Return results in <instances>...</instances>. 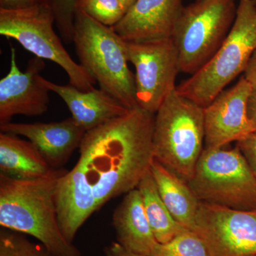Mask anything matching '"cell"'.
I'll return each instance as SVG.
<instances>
[{
	"label": "cell",
	"instance_id": "obj_13",
	"mask_svg": "<svg viewBox=\"0 0 256 256\" xmlns=\"http://www.w3.org/2000/svg\"><path fill=\"white\" fill-rule=\"evenodd\" d=\"M0 130L28 138L54 170L62 169L68 162L86 133L72 117L58 122H10L0 124Z\"/></svg>",
	"mask_w": 256,
	"mask_h": 256
},
{
	"label": "cell",
	"instance_id": "obj_7",
	"mask_svg": "<svg viewBox=\"0 0 256 256\" xmlns=\"http://www.w3.org/2000/svg\"><path fill=\"white\" fill-rule=\"evenodd\" d=\"M235 0H196L183 6L173 32L180 72L193 75L213 57L236 14Z\"/></svg>",
	"mask_w": 256,
	"mask_h": 256
},
{
	"label": "cell",
	"instance_id": "obj_19",
	"mask_svg": "<svg viewBox=\"0 0 256 256\" xmlns=\"http://www.w3.org/2000/svg\"><path fill=\"white\" fill-rule=\"evenodd\" d=\"M150 172L160 196L174 220L193 230L200 201L188 182L154 158Z\"/></svg>",
	"mask_w": 256,
	"mask_h": 256
},
{
	"label": "cell",
	"instance_id": "obj_17",
	"mask_svg": "<svg viewBox=\"0 0 256 256\" xmlns=\"http://www.w3.org/2000/svg\"><path fill=\"white\" fill-rule=\"evenodd\" d=\"M117 242L126 250L150 256L158 242L148 222L138 188L124 194L112 220Z\"/></svg>",
	"mask_w": 256,
	"mask_h": 256
},
{
	"label": "cell",
	"instance_id": "obj_3",
	"mask_svg": "<svg viewBox=\"0 0 256 256\" xmlns=\"http://www.w3.org/2000/svg\"><path fill=\"white\" fill-rule=\"evenodd\" d=\"M74 42L80 65L101 90L129 110L137 108L136 79L128 67L126 44L114 28L76 10Z\"/></svg>",
	"mask_w": 256,
	"mask_h": 256
},
{
	"label": "cell",
	"instance_id": "obj_25",
	"mask_svg": "<svg viewBox=\"0 0 256 256\" xmlns=\"http://www.w3.org/2000/svg\"><path fill=\"white\" fill-rule=\"evenodd\" d=\"M236 146L247 160L256 178V132L237 142Z\"/></svg>",
	"mask_w": 256,
	"mask_h": 256
},
{
	"label": "cell",
	"instance_id": "obj_11",
	"mask_svg": "<svg viewBox=\"0 0 256 256\" xmlns=\"http://www.w3.org/2000/svg\"><path fill=\"white\" fill-rule=\"evenodd\" d=\"M252 92L250 82L242 76L234 86L224 90L204 108L205 148H222L254 132L248 114Z\"/></svg>",
	"mask_w": 256,
	"mask_h": 256
},
{
	"label": "cell",
	"instance_id": "obj_10",
	"mask_svg": "<svg viewBox=\"0 0 256 256\" xmlns=\"http://www.w3.org/2000/svg\"><path fill=\"white\" fill-rule=\"evenodd\" d=\"M193 232L208 256H256V212L200 202Z\"/></svg>",
	"mask_w": 256,
	"mask_h": 256
},
{
	"label": "cell",
	"instance_id": "obj_4",
	"mask_svg": "<svg viewBox=\"0 0 256 256\" xmlns=\"http://www.w3.org/2000/svg\"><path fill=\"white\" fill-rule=\"evenodd\" d=\"M233 25L220 48L198 72L184 80L180 95L205 108L244 73L256 48V0H238Z\"/></svg>",
	"mask_w": 256,
	"mask_h": 256
},
{
	"label": "cell",
	"instance_id": "obj_21",
	"mask_svg": "<svg viewBox=\"0 0 256 256\" xmlns=\"http://www.w3.org/2000/svg\"><path fill=\"white\" fill-rule=\"evenodd\" d=\"M150 256H208V254L200 236L185 229L169 242H158Z\"/></svg>",
	"mask_w": 256,
	"mask_h": 256
},
{
	"label": "cell",
	"instance_id": "obj_14",
	"mask_svg": "<svg viewBox=\"0 0 256 256\" xmlns=\"http://www.w3.org/2000/svg\"><path fill=\"white\" fill-rule=\"evenodd\" d=\"M183 6L182 0H136L112 28L126 42L172 38Z\"/></svg>",
	"mask_w": 256,
	"mask_h": 256
},
{
	"label": "cell",
	"instance_id": "obj_2",
	"mask_svg": "<svg viewBox=\"0 0 256 256\" xmlns=\"http://www.w3.org/2000/svg\"><path fill=\"white\" fill-rule=\"evenodd\" d=\"M67 171L54 170L43 178L28 180L0 174L2 228L31 236L54 256H82L64 237L58 223L56 193Z\"/></svg>",
	"mask_w": 256,
	"mask_h": 256
},
{
	"label": "cell",
	"instance_id": "obj_16",
	"mask_svg": "<svg viewBox=\"0 0 256 256\" xmlns=\"http://www.w3.org/2000/svg\"><path fill=\"white\" fill-rule=\"evenodd\" d=\"M40 80L50 92L60 96L66 104L72 118L86 132L130 110L100 88L82 92L70 84L63 86L55 84L42 76Z\"/></svg>",
	"mask_w": 256,
	"mask_h": 256
},
{
	"label": "cell",
	"instance_id": "obj_5",
	"mask_svg": "<svg viewBox=\"0 0 256 256\" xmlns=\"http://www.w3.org/2000/svg\"><path fill=\"white\" fill-rule=\"evenodd\" d=\"M205 143L204 108L176 88L156 111L153 134L154 159L188 182Z\"/></svg>",
	"mask_w": 256,
	"mask_h": 256
},
{
	"label": "cell",
	"instance_id": "obj_30",
	"mask_svg": "<svg viewBox=\"0 0 256 256\" xmlns=\"http://www.w3.org/2000/svg\"><path fill=\"white\" fill-rule=\"evenodd\" d=\"M136 0H120L122 4L124 5V8H126V10L129 9Z\"/></svg>",
	"mask_w": 256,
	"mask_h": 256
},
{
	"label": "cell",
	"instance_id": "obj_1",
	"mask_svg": "<svg viewBox=\"0 0 256 256\" xmlns=\"http://www.w3.org/2000/svg\"><path fill=\"white\" fill-rule=\"evenodd\" d=\"M154 117L134 108L86 133L77 162L92 184L98 210L138 188L150 171Z\"/></svg>",
	"mask_w": 256,
	"mask_h": 256
},
{
	"label": "cell",
	"instance_id": "obj_12",
	"mask_svg": "<svg viewBox=\"0 0 256 256\" xmlns=\"http://www.w3.org/2000/svg\"><path fill=\"white\" fill-rule=\"evenodd\" d=\"M44 60L34 57L24 72L18 69L16 50L12 47L10 72L0 80V124L11 122L14 116H42L48 110L50 92L40 82L45 68Z\"/></svg>",
	"mask_w": 256,
	"mask_h": 256
},
{
	"label": "cell",
	"instance_id": "obj_24",
	"mask_svg": "<svg viewBox=\"0 0 256 256\" xmlns=\"http://www.w3.org/2000/svg\"><path fill=\"white\" fill-rule=\"evenodd\" d=\"M50 6L55 18V24L62 40L74 42L77 0H43Z\"/></svg>",
	"mask_w": 256,
	"mask_h": 256
},
{
	"label": "cell",
	"instance_id": "obj_18",
	"mask_svg": "<svg viewBox=\"0 0 256 256\" xmlns=\"http://www.w3.org/2000/svg\"><path fill=\"white\" fill-rule=\"evenodd\" d=\"M54 169L30 140L0 133V174L16 180L43 178Z\"/></svg>",
	"mask_w": 256,
	"mask_h": 256
},
{
	"label": "cell",
	"instance_id": "obj_23",
	"mask_svg": "<svg viewBox=\"0 0 256 256\" xmlns=\"http://www.w3.org/2000/svg\"><path fill=\"white\" fill-rule=\"evenodd\" d=\"M2 228L0 256H54L42 244L32 242L24 234Z\"/></svg>",
	"mask_w": 256,
	"mask_h": 256
},
{
	"label": "cell",
	"instance_id": "obj_15",
	"mask_svg": "<svg viewBox=\"0 0 256 256\" xmlns=\"http://www.w3.org/2000/svg\"><path fill=\"white\" fill-rule=\"evenodd\" d=\"M56 202L60 230L73 244L79 229L98 210L94 188L79 163L60 178Z\"/></svg>",
	"mask_w": 256,
	"mask_h": 256
},
{
	"label": "cell",
	"instance_id": "obj_29",
	"mask_svg": "<svg viewBox=\"0 0 256 256\" xmlns=\"http://www.w3.org/2000/svg\"><path fill=\"white\" fill-rule=\"evenodd\" d=\"M248 114L252 122L254 132H256V90H252L248 102Z\"/></svg>",
	"mask_w": 256,
	"mask_h": 256
},
{
	"label": "cell",
	"instance_id": "obj_9",
	"mask_svg": "<svg viewBox=\"0 0 256 256\" xmlns=\"http://www.w3.org/2000/svg\"><path fill=\"white\" fill-rule=\"evenodd\" d=\"M124 44L128 62L136 68L138 107L156 114L166 98L176 88L175 82L180 68L174 42L168 38L124 41Z\"/></svg>",
	"mask_w": 256,
	"mask_h": 256
},
{
	"label": "cell",
	"instance_id": "obj_31",
	"mask_svg": "<svg viewBox=\"0 0 256 256\" xmlns=\"http://www.w3.org/2000/svg\"><path fill=\"white\" fill-rule=\"evenodd\" d=\"M235 1H236V0H235Z\"/></svg>",
	"mask_w": 256,
	"mask_h": 256
},
{
	"label": "cell",
	"instance_id": "obj_27",
	"mask_svg": "<svg viewBox=\"0 0 256 256\" xmlns=\"http://www.w3.org/2000/svg\"><path fill=\"white\" fill-rule=\"evenodd\" d=\"M244 74V78L250 82L252 90H256V48L250 57Z\"/></svg>",
	"mask_w": 256,
	"mask_h": 256
},
{
	"label": "cell",
	"instance_id": "obj_22",
	"mask_svg": "<svg viewBox=\"0 0 256 256\" xmlns=\"http://www.w3.org/2000/svg\"><path fill=\"white\" fill-rule=\"evenodd\" d=\"M76 10L110 28L117 24L127 12L120 0H77Z\"/></svg>",
	"mask_w": 256,
	"mask_h": 256
},
{
	"label": "cell",
	"instance_id": "obj_28",
	"mask_svg": "<svg viewBox=\"0 0 256 256\" xmlns=\"http://www.w3.org/2000/svg\"><path fill=\"white\" fill-rule=\"evenodd\" d=\"M106 256H144L126 250L118 242H112L108 247L106 248Z\"/></svg>",
	"mask_w": 256,
	"mask_h": 256
},
{
	"label": "cell",
	"instance_id": "obj_8",
	"mask_svg": "<svg viewBox=\"0 0 256 256\" xmlns=\"http://www.w3.org/2000/svg\"><path fill=\"white\" fill-rule=\"evenodd\" d=\"M54 24L53 12L44 2L24 9H0L2 36L16 40L35 56L58 64L70 85L82 92L92 90L96 80L69 55L54 30Z\"/></svg>",
	"mask_w": 256,
	"mask_h": 256
},
{
	"label": "cell",
	"instance_id": "obj_26",
	"mask_svg": "<svg viewBox=\"0 0 256 256\" xmlns=\"http://www.w3.org/2000/svg\"><path fill=\"white\" fill-rule=\"evenodd\" d=\"M42 2L43 0H0V9H24Z\"/></svg>",
	"mask_w": 256,
	"mask_h": 256
},
{
	"label": "cell",
	"instance_id": "obj_6",
	"mask_svg": "<svg viewBox=\"0 0 256 256\" xmlns=\"http://www.w3.org/2000/svg\"><path fill=\"white\" fill-rule=\"evenodd\" d=\"M188 184L200 202L256 212V178L236 146L204 148Z\"/></svg>",
	"mask_w": 256,
	"mask_h": 256
},
{
	"label": "cell",
	"instance_id": "obj_20",
	"mask_svg": "<svg viewBox=\"0 0 256 256\" xmlns=\"http://www.w3.org/2000/svg\"><path fill=\"white\" fill-rule=\"evenodd\" d=\"M138 190L142 196L146 218L158 242H169L186 229L174 220L164 204L150 171L140 182Z\"/></svg>",
	"mask_w": 256,
	"mask_h": 256
}]
</instances>
